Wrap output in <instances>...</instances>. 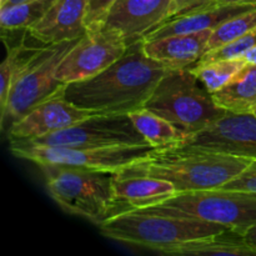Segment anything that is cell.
I'll return each mask as SVG.
<instances>
[{
    "instance_id": "21",
    "label": "cell",
    "mask_w": 256,
    "mask_h": 256,
    "mask_svg": "<svg viewBox=\"0 0 256 256\" xmlns=\"http://www.w3.org/2000/svg\"><path fill=\"white\" fill-rule=\"evenodd\" d=\"M56 0H25L0 8V24L4 30H28L36 24Z\"/></svg>"
},
{
    "instance_id": "14",
    "label": "cell",
    "mask_w": 256,
    "mask_h": 256,
    "mask_svg": "<svg viewBox=\"0 0 256 256\" xmlns=\"http://www.w3.org/2000/svg\"><path fill=\"white\" fill-rule=\"evenodd\" d=\"M86 8L88 0H56L46 14L28 29V32L44 45L80 39L88 32Z\"/></svg>"
},
{
    "instance_id": "30",
    "label": "cell",
    "mask_w": 256,
    "mask_h": 256,
    "mask_svg": "<svg viewBox=\"0 0 256 256\" xmlns=\"http://www.w3.org/2000/svg\"><path fill=\"white\" fill-rule=\"evenodd\" d=\"M242 59L248 62V64H256V46L250 49L249 52H245L242 55Z\"/></svg>"
},
{
    "instance_id": "3",
    "label": "cell",
    "mask_w": 256,
    "mask_h": 256,
    "mask_svg": "<svg viewBox=\"0 0 256 256\" xmlns=\"http://www.w3.org/2000/svg\"><path fill=\"white\" fill-rule=\"evenodd\" d=\"M38 166L52 199L69 214L100 226L112 218L134 210L115 194V172L59 165Z\"/></svg>"
},
{
    "instance_id": "7",
    "label": "cell",
    "mask_w": 256,
    "mask_h": 256,
    "mask_svg": "<svg viewBox=\"0 0 256 256\" xmlns=\"http://www.w3.org/2000/svg\"><path fill=\"white\" fill-rule=\"evenodd\" d=\"M82 39V38H80ZM80 39L44 45L19 70L2 112V126L9 128L25 114L65 89L56 78L58 65Z\"/></svg>"
},
{
    "instance_id": "6",
    "label": "cell",
    "mask_w": 256,
    "mask_h": 256,
    "mask_svg": "<svg viewBox=\"0 0 256 256\" xmlns=\"http://www.w3.org/2000/svg\"><path fill=\"white\" fill-rule=\"evenodd\" d=\"M135 212L206 220L242 235L256 225V192L225 189L178 192L165 202Z\"/></svg>"
},
{
    "instance_id": "31",
    "label": "cell",
    "mask_w": 256,
    "mask_h": 256,
    "mask_svg": "<svg viewBox=\"0 0 256 256\" xmlns=\"http://www.w3.org/2000/svg\"><path fill=\"white\" fill-rule=\"evenodd\" d=\"M218 4H239V2H252L256 0H215Z\"/></svg>"
},
{
    "instance_id": "23",
    "label": "cell",
    "mask_w": 256,
    "mask_h": 256,
    "mask_svg": "<svg viewBox=\"0 0 256 256\" xmlns=\"http://www.w3.org/2000/svg\"><path fill=\"white\" fill-rule=\"evenodd\" d=\"M256 28V9L249 10L246 12L232 16L220 24L219 26L212 30V34L210 36L209 45H208V52L219 49L234 40L239 39L242 35L248 34L249 32Z\"/></svg>"
},
{
    "instance_id": "12",
    "label": "cell",
    "mask_w": 256,
    "mask_h": 256,
    "mask_svg": "<svg viewBox=\"0 0 256 256\" xmlns=\"http://www.w3.org/2000/svg\"><path fill=\"white\" fill-rule=\"evenodd\" d=\"M64 98V90L42 102L9 128V140H29L59 132L96 115Z\"/></svg>"
},
{
    "instance_id": "18",
    "label": "cell",
    "mask_w": 256,
    "mask_h": 256,
    "mask_svg": "<svg viewBox=\"0 0 256 256\" xmlns=\"http://www.w3.org/2000/svg\"><path fill=\"white\" fill-rule=\"evenodd\" d=\"M159 254L164 255H236V256H252L256 255V250L250 248L245 242L242 235L228 230L219 235L202 239L192 240L182 242L175 246L162 250Z\"/></svg>"
},
{
    "instance_id": "10",
    "label": "cell",
    "mask_w": 256,
    "mask_h": 256,
    "mask_svg": "<svg viewBox=\"0 0 256 256\" xmlns=\"http://www.w3.org/2000/svg\"><path fill=\"white\" fill-rule=\"evenodd\" d=\"M126 49L119 30L102 26L88 32L58 65V80L68 85L90 79L114 64Z\"/></svg>"
},
{
    "instance_id": "15",
    "label": "cell",
    "mask_w": 256,
    "mask_h": 256,
    "mask_svg": "<svg viewBox=\"0 0 256 256\" xmlns=\"http://www.w3.org/2000/svg\"><path fill=\"white\" fill-rule=\"evenodd\" d=\"M212 30L175 34L144 42V50L150 58L169 70L189 69L206 54Z\"/></svg>"
},
{
    "instance_id": "9",
    "label": "cell",
    "mask_w": 256,
    "mask_h": 256,
    "mask_svg": "<svg viewBox=\"0 0 256 256\" xmlns=\"http://www.w3.org/2000/svg\"><path fill=\"white\" fill-rule=\"evenodd\" d=\"M28 145L62 148H108L149 145L126 114H96L59 132L29 140Z\"/></svg>"
},
{
    "instance_id": "33",
    "label": "cell",
    "mask_w": 256,
    "mask_h": 256,
    "mask_svg": "<svg viewBox=\"0 0 256 256\" xmlns=\"http://www.w3.org/2000/svg\"><path fill=\"white\" fill-rule=\"evenodd\" d=\"M8 2H9V0H0V8L4 6V5H6Z\"/></svg>"
},
{
    "instance_id": "8",
    "label": "cell",
    "mask_w": 256,
    "mask_h": 256,
    "mask_svg": "<svg viewBox=\"0 0 256 256\" xmlns=\"http://www.w3.org/2000/svg\"><path fill=\"white\" fill-rule=\"evenodd\" d=\"M150 145L108 148H62L28 145L10 142V152L19 159L29 160L36 165L82 168L100 172H118L155 152Z\"/></svg>"
},
{
    "instance_id": "19",
    "label": "cell",
    "mask_w": 256,
    "mask_h": 256,
    "mask_svg": "<svg viewBox=\"0 0 256 256\" xmlns=\"http://www.w3.org/2000/svg\"><path fill=\"white\" fill-rule=\"evenodd\" d=\"M212 96L216 105L226 112H252L256 108V64L245 65Z\"/></svg>"
},
{
    "instance_id": "20",
    "label": "cell",
    "mask_w": 256,
    "mask_h": 256,
    "mask_svg": "<svg viewBox=\"0 0 256 256\" xmlns=\"http://www.w3.org/2000/svg\"><path fill=\"white\" fill-rule=\"evenodd\" d=\"M129 116L148 144L158 150L176 146L188 138L176 125L145 108L130 112Z\"/></svg>"
},
{
    "instance_id": "26",
    "label": "cell",
    "mask_w": 256,
    "mask_h": 256,
    "mask_svg": "<svg viewBox=\"0 0 256 256\" xmlns=\"http://www.w3.org/2000/svg\"><path fill=\"white\" fill-rule=\"evenodd\" d=\"M115 0H88L85 25L88 32L102 28L105 16Z\"/></svg>"
},
{
    "instance_id": "34",
    "label": "cell",
    "mask_w": 256,
    "mask_h": 256,
    "mask_svg": "<svg viewBox=\"0 0 256 256\" xmlns=\"http://www.w3.org/2000/svg\"><path fill=\"white\" fill-rule=\"evenodd\" d=\"M252 112H254V114L256 115V108H255V109H254V110H252Z\"/></svg>"
},
{
    "instance_id": "13",
    "label": "cell",
    "mask_w": 256,
    "mask_h": 256,
    "mask_svg": "<svg viewBox=\"0 0 256 256\" xmlns=\"http://www.w3.org/2000/svg\"><path fill=\"white\" fill-rule=\"evenodd\" d=\"M169 18L170 0H115L102 26L119 30L129 46L144 40Z\"/></svg>"
},
{
    "instance_id": "2",
    "label": "cell",
    "mask_w": 256,
    "mask_h": 256,
    "mask_svg": "<svg viewBox=\"0 0 256 256\" xmlns=\"http://www.w3.org/2000/svg\"><path fill=\"white\" fill-rule=\"evenodd\" d=\"M252 160L220 152L182 148L155 150L145 159L118 172L145 175L172 182L178 192L220 189Z\"/></svg>"
},
{
    "instance_id": "5",
    "label": "cell",
    "mask_w": 256,
    "mask_h": 256,
    "mask_svg": "<svg viewBox=\"0 0 256 256\" xmlns=\"http://www.w3.org/2000/svg\"><path fill=\"white\" fill-rule=\"evenodd\" d=\"M144 108L169 120L188 135L205 129L228 112L216 105L190 69L169 70Z\"/></svg>"
},
{
    "instance_id": "16",
    "label": "cell",
    "mask_w": 256,
    "mask_h": 256,
    "mask_svg": "<svg viewBox=\"0 0 256 256\" xmlns=\"http://www.w3.org/2000/svg\"><path fill=\"white\" fill-rule=\"evenodd\" d=\"M256 9V2H239V4H212L209 6L192 10L186 14L172 18L162 25L150 32L144 38V42L160 39L175 34H188V32L214 30L228 19L236 15Z\"/></svg>"
},
{
    "instance_id": "1",
    "label": "cell",
    "mask_w": 256,
    "mask_h": 256,
    "mask_svg": "<svg viewBox=\"0 0 256 256\" xmlns=\"http://www.w3.org/2000/svg\"><path fill=\"white\" fill-rule=\"evenodd\" d=\"M168 72L166 66L145 52L144 40H139L104 72L68 84L64 98L98 114L129 115L145 106Z\"/></svg>"
},
{
    "instance_id": "17",
    "label": "cell",
    "mask_w": 256,
    "mask_h": 256,
    "mask_svg": "<svg viewBox=\"0 0 256 256\" xmlns=\"http://www.w3.org/2000/svg\"><path fill=\"white\" fill-rule=\"evenodd\" d=\"M114 190L116 196L132 205L134 210L156 205L176 194L174 185L166 180L122 172H115Z\"/></svg>"
},
{
    "instance_id": "22",
    "label": "cell",
    "mask_w": 256,
    "mask_h": 256,
    "mask_svg": "<svg viewBox=\"0 0 256 256\" xmlns=\"http://www.w3.org/2000/svg\"><path fill=\"white\" fill-rule=\"evenodd\" d=\"M246 64L248 62L242 58H239V59L198 62L189 69L196 75L205 89L210 94H214L222 89Z\"/></svg>"
},
{
    "instance_id": "32",
    "label": "cell",
    "mask_w": 256,
    "mask_h": 256,
    "mask_svg": "<svg viewBox=\"0 0 256 256\" xmlns=\"http://www.w3.org/2000/svg\"><path fill=\"white\" fill-rule=\"evenodd\" d=\"M25 2V0H9L8 2L6 5H12V4H18V2ZM5 6V5H4Z\"/></svg>"
},
{
    "instance_id": "24",
    "label": "cell",
    "mask_w": 256,
    "mask_h": 256,
    "mask_svg": "<svg viewBox=\"0 0 256 256\" xmlns=\"http://www.w3.org/2000/svg\"><path fill=\"white\" fill-rule=\"evenodd\" d=\"M39 48H28L25 46L24 42H20L18 46H8V55L0 66V110L4 108L6 102L8 95L12 89V82L19 72V70L24 66L25 62L38 52Z\"/></svg>"
},
{
    "instance_id": "11",
    "label": "cell",
    "mask_w": 256,
    "mask_h": 256,
    "mask_svg": "<svg viewBox=\"0 0 256 256\" xmlns=\"http://www.w3.org/2000/svg\"><path fill=\"white\" fill-rule=\"evenodd\" d=\"M172 148L220 152L256 160V115L252 112H228L212 125L188 135L182 144Z\"/></svg>"
},
{
    "instance_id": "25",
    "label": "cell",
    "mask_w": 256,
    "mask_h": 256,
    "mask_svg": "<svg viewBox=\"0 0 256 256\" xmlns=\"http://www.w3.org/2000/svg\"><path fill=\"white\" fill-rule=\"evenodd\" d=\"M256 46V28L248 34L242 35L239 39L219 48V49L212 50L206 52L199 62H209L215 60H228V59H239L250 49Z\"/></svg>"
},
{
    "instance_id": "4",
    "label": "cell",
    "mask_w": 256,
    "mask_h": 256,
    "mask_svg": "<svg viewBox=\"0 0 256 256\" xmlns=\"http://www.w3.org/2000/svg\"><path fill=\"white\" fill-rule=\"evenodd\" d=\"M99 229L104 236L115 242L156 252L230 230L224 225L195 218L146 214L135 210L106 220Z\"/></svg>"
},
{
    "instance_id": "27",
    "label": "cell",
    "mask_w": 256,
    "mask_h": 256,
    "mask_svg": "<svg viewBox=\"0 0 256 256\" xmlns=\"http://www.w3.org/2000/svg\"><path fill=\"white\" fill-rule=\"evenodd\" d=\"M220 189L256 192V160H252L239 175L228 182Z\"/></svg>"
},
{
    "instance_id": "28",
    "label": "cell",
    "mask_w": 256,
    "mask_h": 256,
    "mask_svg": "<svg viewBox=\"0 0 256 256\" xmlns=\"http://www.w3.org/2000/svg\"><path fill=\"white\" fill-rule=\"evenodd\" d=\"M212 4H216V2L215 0H170L169 19L186 14V12H192V10L200 9V8L209 6V5Z\"/></svg>"
},
{
    "instance_id": "29",
    "label": "cell",
    "mask_w": 256,
    "mask_h": 256,
    "mask_svg": "<svg viewBox=\"0 0 256 256\" xmlns=\"http://www.w3.org/2000/svg\"><path fill=\"white\" fill-rule=\"evenodd\" d=\"M242 238H244L245 242H246L250 248L256 250V225L249 228V229L242 234Z\"/></svg>"
}]
</instances>
